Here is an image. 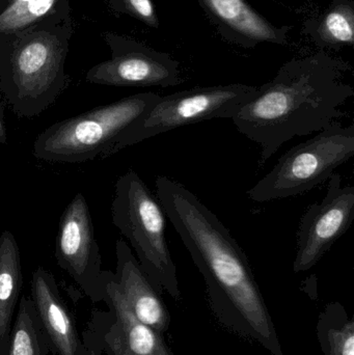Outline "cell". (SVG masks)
Listing matches in <instances>:
<instances>
[{
    "label": "cell",
    "mask_w": 354,
    "mask_h": 355,
    "mask_svg": "<svg viewBox=\"0 0 354 355\" xmlns=\"http://www.w3.org/2000/svg\"><path fill=\"white\" fill-rule=\"evenodd\" d=\"M155 186L156 198L203 275L216 322L272 355H284L249 259L230 231L183 184L159 176Z\"/></svg>",
    "instance_id": "6da1fadb"
},
{
    "label": "cell",
    "mask_w": 354,
    "mask_h": 355,
    "mask_svg": "<svg viewBox=\"0 0 354 355\" xmlns=\"http://www.w3.org/2000/svg\"><path fill=\"white\" fill-rule=\"evenodd\" d=\"M347 62L319 52L283 64L272 81L231 120L237 130L261 147L260 168L294 137L319 132L344 116L342 106L354 89L342 80Z\"/></svg>",
    "instance_id": "7a4b0ae2"
},
{
    "label": "cell",
    "mask_w": 354,
    "mask_h": 355,
    "mask_svg": "<svg viewBox=\"0 0 354 355\" xmlns=\"http://www.w3.org/2000/svg\"><path fill=\"white\" fill-rule=\"evenodd\" d=\"M72 35L70 12L0 35V95L17 116L43 114L68 87L64 64Z\"/></svg>",
    "instance_id": "3957f363"
},
{
    "label": "cell",
    "mask_w": 354,
    "mask_h": 355,
    "mask_svg": "<svg viewBox=\"0 0 354 355\" xmlns=\"http://www.w3.org/2000/svg\"><path fill=\"white\" fill-rule=\"evenodd\" d=\"M160 96L141 93L54 123L35 143V158L77 164L104 159L133 145V135Z\"/></svg>",
    "instance_id": "277c9868"
},
{
    "label": "cell",
    "mask_w": 354,
    "mask_h": 355,
    "mask_svg": "<svg viewBox=\"0 0 354 355\" xmlns=\"http://www.w3.org/2000/svg\"><path fill=\"white\" fill-rule=\"evenodd\" d=\"M114 227L128 240L139 265L160 296L182 300L176 265L166 238V215L136 172L118 178L112 202Z\"/></svg>",
    "instance_id": "5b68a950"
},
{
    "label": "cell",
    "mask_w": 354,
    "mask_h": 355,
    "mask_svg": "<svg viewBox=\"0 0 354 355\" xmlns=\"http://www.w3.org/2000/svg\"><path fill=\"white\" fill-rule=\"evenodd\" d=\"M354 154V127L335 122L305 143L295 146L251 189L254 202L291 198L305 193L330 179Z\"/></svg>",
    "instance_id": "8992f818"
},
{
    "label": "cell",
    "mask_w": 354,
    "mask_h": 355,
    "mask_svg": "<svg viewBox=\"0 0 354 355\" xmlns=\"http://www.w3.org/2000/svg\"><path fill=\"white\" fill-rule=\"evenodd\" d=\"M258 87L232 83L195 87L160 96L133 135V145L161 133L204 121L232 119L237 110L253 99Z\"/></svg>",
    "instance_id": "52a82bcc"
},
{
    "label": "cell",
    "mask_w": 354,
    "mask_h": 355,
    "mask_svg": "<svg viewBox=\"0 0 354 355\" xmlns=\"http://www.w3.org/2000/svg\"><path fill=\"white\" fill-rule=\"evenodd\" d=\"M58 266L66 271L93 302H105L108 270L102 257L85 196L77 193L62 212L55 240Z\"/></svg>",
    "instance_id": "ba28073f"
},
{
    "label": "cell",
    "mask_w": 354,
    "mask_h": 355,
    "mask_svg": "<svg viewBox=\"0 0 354 355\" xmlns=\"http://www.w3.org/2000/svg\"><path fill=\"white\" fill-rule=\"evenodd\" d=\"M112 58L87 72V83L108 87H170L182 85L180 62L136 40L114 33L105 35Z\"/></svg>",
    "instance_id": "9c48e42d"
},
{
    "label": "cell",
    "mask_w": 354,
    "mask_h": 355,
    "mask_svg": "<svg viewBox=\"0 0 354 355\" xmlns=\"http://www.w3.org/2000/svg\"><path fill=\"white\" fill-rule=\"evenodd\" d=\"M109 313H98L85 334V345L94 355H174L163 335L143 324L133 314L118 290L114 273L105 284Z\"/></svg>",
    "instance_id": "30bf717a"
},
{
    "label": "cell",
    "mask_w": 354,
    "mask_h": 355,
    "mask_svg": "<svg viewBox=\"0 0 354 355\" xmlns=\"http://www.w3.org/2000/svg\"><path fill=\"white\" fill-rule=\"evenodd\" d=\"M353 219L354 186H343L342 177L335 173L324 200L311 205L301 217L293 271L303 272L315 266L348 231Z\"/></svg>",
    "instance_id": "8fae6325"
},
{
    "label": "cell",
    "mask_w": 354,
    "mask_h": 355,
    "mask_svg": "<svg viewBox=\"0 0 354 355\" xmlns=\"http://www.w3.org/2000/svg\"><path fill=\"white\" fill-rule=\"evenodd\" d=\"M30 297L53 355H94L79 337L53 275L43 267L33 271Z\"/></svg>",
    "instance_id": "7c38bea8"
},
{
    "label": "cell",
    "mask_w": 354,
    "mask_h": 355,
    "mask_svg": "<svg viewBox=\"0 0 354 355\" xmlns=\"http://www.w3.org/2000/svg\"><path fill=\"white\" fill-rule=\"evenodd\" d=\"M116 283L134 316L143 324L164 336L172 317L162 296L157 293L141 269L130 246L123 239L116 243Z\"/></svg>",
    "instance_id": "4fadbf2b"
},
{
    "label": "cell",
    "mask_w": 354,
    "mask_h": 355,
    "mask_svg": "<svg viewBox=\"0 0 354 355\" xmlns=\"http://www.w3.org/2000/svg\"><path fill=\"white\" fill-rule=\"evenodd\" d=\"M220 33L243 47L260 43L287 45L290 26L278 27L260 15L247 0H200Z\"/></svg>",
    "instance_id": "5bb4252c"
},
{
    "label": "cell",
    "mask_w": 354,
    "mask_h": 355,
    "mask_svg": "<svg viewBox=\"0 0 354 355\" xmlns=\"http://www.w3.org/2000/svg\"><path fill=\"white\" fill-rule=\"evenodd\" d=\"M23 277L20 250L12 232L0 235V344L8 355L15 309L19 302Z\"/></svg>",
    "instance_id": "9a60e30c"
},
{
    "label": "cell",
    "mask_w": 354,
    "mask_h": 355,
    "mask_svg": "<svg viewBox=\"0 0 354 355\" xmlns=\"http://www.w3.org/2000/svg\"><path fill=\"white\" fill-rule=\"evenodd\" d=\"M318 343L324 355H354V320L340 302H330L318 316Z\"/></svg>",
    "instance_id": "2e32d148"
},
{
    "label": "cell",
    "mask_w": 354,
    "mask_h": 355,
    "mask_svg": "<svg viewBox=\"0 0 354 355\" xmlns=\"http://www.w3.org/2000/svg\"><path fill=\"white\" fill-rule=\"evenodd\" d=\"M49 343L39 322L31 297L19 300L18 313L12 323L8 355H48Z\"/></svg>",
    "instance_id": "e0dca14e"
},
{
    "label": "cell",
    "mask_w": 354,
    "mask_h": 355,
    "mask_svg": "<svg viewBox=\"0 0 354 355\" xmlns=\"http://www.w3.org/2000/svg\"><path fill=\"white\" fill-rule=\"evenodd\" d=\"M70 12V0H29L0 12V35L18 33L58 14Z\"/></svg>",
    "instance_id": "ac0fdd59"
},
{
    "label": "cell",
    "mask_w": 354,
    "mask_h": 355,
    "mask_svg": "<svg viewBox=\"0 0 354 355\" xmlns=\"http://www.w3.org/2000/svg\"><path fill=\"white\" fill-rule=\"evenodd\" d=\"M314 37L326 46L354 44V3L353 0H335L314 29Z\"/></svg>",
    "instance_id": "d6986e66"
},
{
    "label": "cell",
    "mask_w": 354,
    "mask_h": 355,
    "mask_svg": "<svg viewBox=\"0 0 354 355\" xmlns=\"http://www.w3.org/2000/svg\"><path fill=\"white\" fill-rule=\"evenodd\" d=\"M110 6L116 12L129 15L152 28L159 27V19L152 0H110Z\"/></svg>",
    "instance_id": "ffe728a7"
},
{
    "label": "cell",
    "mask_w": 354,
    "mask_h": 355,
    "mask_svg": "<svg viewBox=\"0 0 354 355\" xmlns=\"http://www.w3.org/2000/svg\"><path fill=\"white\" fill-rule=\"evenodd\" d=\"M0 144H8V131H6V121H4V108L2 103V97L0 95Z\"/></svg>",
    "instance_id": "44dd1931"
},
{
    "label": "cell",
    "mask_w": 354,
    "mask_h": 355,
    "mask_svg": "<svg viewBox=\"0 0 354 355\" xmlns=\"http://www.w3.org/2000/svg\"><path fill=\"white\" fill-rule=\"evenodd\" d=\"M0 355H6L4 354L3 350H2L1 344H0Z\"/></svg>",
    "instance_id": "7402d4cb"
}]
</instances>
